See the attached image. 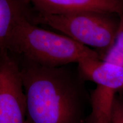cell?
Returning <instances> with one entry per match:
<instances>
[{"mask_svg": "<svg viewBox=\"0 0 123 123\" xmlns=\"http://www.w3.org/2000/svg\"><path fill=\"white\" fill-rule=\"evenodd\" d=\"M10 53L48 67H61L88 58H98V51L64 34L38 26L31 18H24L15 27Z\"/></svg>", "mask_w": 123, "mask_h": 123, "instance_id": "cell-2", "label": "cell"}, {"mask_svg": "<svg viewBox=\"0 0 123 123\" xmlns=\"http://www.w3.org/2000/svg\"><path fill=\"white\" fill-rule=\"evenodd\" d=\"M111 123H123V101L117 97L115 102Z\"/></svg>", "mask_w": 123, "mask_h": 123, "instance_id": "cell-9", "label": "cell"}, {"mask_svg": "<svg viewBox=\"0 0 123 123\" xmlns=\"http://www.w3.org/2000/svg\"><path fill=\"white\" fill-rule=\"evenodd\" d=\"M16 56L26 98V123H81L80 91L65 66L48 67Z\"/></svg>", "mask_w": 123, "mask_h": 123, "instance_id": "cell-1", "label": "cell"}, {"mask_svg": "<svg viewBox=\"0 0 123 123\" xmlns=\"http://www.w3.org/2000/svg\"><path fill=\"white\" fill-rule=\"evenodd\" d=\"M92 81L96 87L91 95V110L86 123H111L116 93L123 88V75H100Z\"/></svg>", "mask_w": 123, "mask_h": 123, "instance_id": "cell-5", "label": "cell"}, {"mask_svg": "<svg viewBox=\"0 0 123 123\" xmlns=\"http://www.w3.org/2000/svg\"><path fill=\"white\" fill-rule=\"evenodd\" d=\"M113 14L82 12L52 15L39 13L34 10L31 21L35 24L58 30L82 45L97 49L101 59L115 40L119 20L112 17Z\"/></svg>", "mask_w": 123, "mask_h": 123, "instance_id": "cell-3", "label": "cell"}, {"mask_svg": "<svg viewBox=\"0 0 123 123\" xmlns=\"http://www.w3.org/2000/svg\"><path fill=\"white\" fill-rule=\"evenodd\" d=\"M26 111L19 61L7 53L0 57V123H26Z\"/></svg>", "mask_w": 123, "mask_h": 123, "instance_id": "cell-4", "label": "cell"}, {"mask_svg": "<svg viewBox=\"0 0 123 123\" xmlns=\"http://www.w3.org/2000/svg\"><path fill=\"white\" fill-rule=\"evenodd\" d=\"M35 12L46 14H67L98 12L123 14V0H26Z\"/></svg>", "mask_w": 123, "mask_h": 123, "instance_id": "cell-6", "label": "cell"}, {"mask_svg": "<svg viewBox=\"0 0 123 123\" xmlns=\"http://www.w3.org/2000/svg\"><path fill=\"white\" fill-rule=\"evenodd\" d=\"M101 60L123 66V14L119 15V23L113 44Z\"/></svg>", "mask_w": 123, "mask_h": 123, "instance_id": "cell-8", "label": "cell"}, {"mask_svg": "<svg viewBox=\"0 0 123 123\" xmlns=\"http://www.w3.org/2000/svg\"><path fill=\"white\" fill-rule=\"evenodd\" d=\"M34 10L26 0H0V57L10 53L15 29L26 18H31Z\"/></svg>", "mask_w": 123, "mask_h": 123, "instance_id": "cell-7", "label": "cell"}]
</instances>
